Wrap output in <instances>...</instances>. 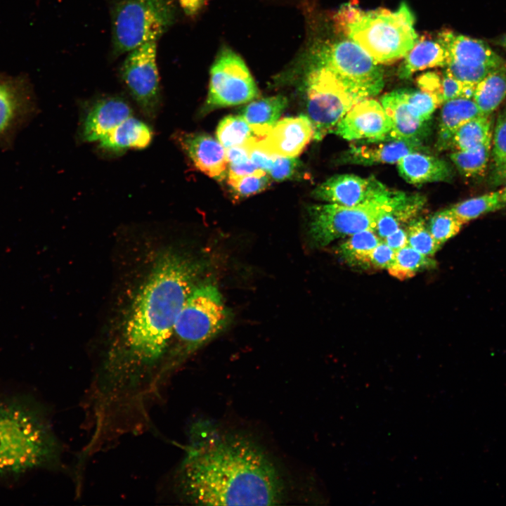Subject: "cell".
<instances>
[{"instance_id":"obj_24","label":"cell","mask_w":506,"mask_h":506,"mask_svg":"<svg viewBox=\"0 0 506 506\" xmlns=\"http://www.w3.org/2000/svg\"><path fill=\"white\" fill-rule=\"evenodd\" d=\"M404 57L398 70L402 79H408L414 72L426 68L446 67L447 63L446 52L440 43L427 39H417Z\"/></svg>"},{"instance_id":"obj_15","label":"cell","mask_w":506,"mask_h":506,"mask_svg":"<svg viewBox=\"0 0 506 506\" xmlns=\"http://www.w3.org/2000/svg\"><path fill=\"white\" fill-rule=\"evenodd\" d=\"M133 116L129 103L119 96H105L90 103L79 129L80 140L99 141L126 119Z\"/></svg>"},{"instance_id":"obj_1","label":"cell","mask_w":506,"mask_h":506,"mask_svg":"<svg viewBox=\"0 0 506 506\" xmlns=\"http://www.w3.org/2000/svg\"><path fill=\"white\" fill-rule=\"evenodd\" d=\"M174 476L181 500L198 505H278L287 485L275 462L254 440L207 421L190 430Z\"/></svg>"},{"instance_id":"obj_13","label":"cell","mask_w":506,"mask_h":506,"mask_svg":"<svg viewBox=\"0 0 506 506\" xmlns=\"http://www.w3.org/2000/svg\"><path fill=\"white\" fill-rule=\"evenodd\" d=\"M313 138V128L304 115L278 120L261 137L253 136V143L267 153L280 157H297Z\"/></svg>"},{"instance_id":"obj_12","label":"cell","mask_w":506,"mask_h":506,"mask_svg":"<svg viewBox=\"0 0 506 506\" xmlns=\"http://www.w3.org/2000/svg\"><path fill=\"white\" fill-rule=\"evenodd\" d=\"M390 190L374 176L354 174L331 176L312 192L314 198L343 206H355L389 193Z\"/></svg>"},{"instance_id":"obj_3","label":"cell","mask_w":506,"mask_h":506,"mask_svg":"<svg viewBox=\"0 0 506 506\" xmlns=\"http://www.w3.org/2000/svg\"><path fill=\"white\" fill-rule=\"evenodd\" d=\"M415 17L403 2L395 11H365L354 4L343 5L335 16L337 31L359 45L378 64L404 57L417 40Z\"/></svg>"},{"instance_id":"obj_39","label":"cell","mask_w":506,"mask_h":506,"mask_svg":"<svg viewBox=\"0 0 506 506\" xmlns=\"http://www.w3.org/2000/svg\"><path fill=\"white\" fill-rule=\"evenodd\" d=\"M300 162L295 157L275 156L269 176L275 181H282L292 179L298 174Z\"/></svg>"},{"instance_id":"obj_11","label":"cell","mask_w":506,"mask_h":506,"mask_svg":"<svg viewBox=\"0 0 506 506\" xmlns=\"http://www.w3.org/2000/svg\"><path fill=\"white\" fill-rule=\"evenodd\" d=\"M391 122L382 104L370 97L355 104L333 133L348 141L375 140L389 136Z\"/></svg>"},{"instance_id":"obj_10","label":"cell","mask_w":506,"mask_h":506,"mask_svg":"<svg viewBox=\"0 0 506 506\" xmlns=\"http://www.w3.org/2000/svg\"><path fill=\"white\" fill-rule=\"evenodd\" d=\"M157 41L146 42L127 53L120 76L143 115L155 118L162 95L157 65Z\"/></svg>"},{"instance_id":"obj_2","label":"cell","mask_w":506,"mask_h":506,"mask_svg":"<svg viewBox=\"0 0 506 506\" xmlns=\"http://www.w3.org/2000/svg\"><path fill=\"white\" fill-rule=\"evenodd\" d=\"M62 448L41 411L18 401H0V475L57 467Z\"/></svg>"},{"instance_id":"obj_45","label":"cell","mask_w":506,"mask_h":506,"mask_svg":"<svg viewBox=\"0 0 506 506\" xmlns=\"http://www.w3.org/2000/svg\"><path fill=\"white\" fill-rule=\"evenodd\" d=\"M226 154L229 164H240L249 160V150L245 144L226 148Z\"/></svg>"},{"instance_id":"obj_14","label":"cell","mask_w":506,"mask_h":506,"mask_svg":"<svg viewBox=\"0 0 506 506\" xmlns=\"http://www.w3.org/2000/svg\"><path fill=\"white\" fill-rule=\"evenodd\" d=\"M35 108L31 94L23 85L0 79V147L11 144Z\"/></svg>"},{"instance_id":"obj_20","label":"cell","mask_w":506,"mask_h":506,"mask_svg":"<svg viewBox=\"0 0 506 506\" xmlns=\"http://www.w3.org/2000/svg\"><path fill=\"white\" fill-rule=\"evenodd\" d=\"M381 104L391 122V137L422 141L427 134V122L411 113L398 91L385 94Z\"/></svg>"},{"instance_id":"obj_37","label":"cell","mask_w":506,"mask_h":506,"mask_svg":"<svg viewBox=\"0 0 506 506\" xmlns=\"http://www.w3.org/2000/svg\"><path fill=\"white\" fill-rule=\"evenodd\" d=\"M475 86L458 80L445 70L441 77L442 101L459 98H472Z\"/></svg>"},{"instance_id":"obj_17","label":"cell","mask_w":506,"mask_h":506,"mask_svg":"<svg viewBox=\"0 0 506 506\" xmlns=\"http://www.w3.org/2000/svg\"><path fill=\"white\" fill-rule=\"evenodd\" d=\"M350 145L342 157L343 162L371 165L397 163L406 155L423 150L422 141L394 138L359 140Z\"/></svg>"},{"instance_id":"obj_47","label":"cell","mask_w":506,"mask_h":506,"mask_svg":"<svg viewBox=\"0 0 506 506\" xmlns=\"http://www.w3.org/2000/svg\"><path fill=\"white\" fill-rule=\"evenodd\" d=\"M201 1L202 0H180L181 6L190 14L197 10Z\"/></svg>"},{"instance_id":"obj_23","label":"cell","mask_w":506,"mask_h":506,"mask_svg":"<svg viewBox=\"0 0 506 506\" xmlns=\"http://www.w3.org/2000/svg\"><path fill=\"white\" fill-rule=\"evenodd\" d=\"M287 98L278 95L255 100L241 110L240 115L250 126L256 137L266 134L285 109Z\"/></svg>"},{"instance_id":"obj_27","label":"cell","mask_w":506,"mask_h":506,"mask_svg":"<svg viewBox=\"0 0 506 506\" xmlns=\"http://www.w3.org/2000/svg\"><path fill=\"white\" fill-rule=\"evenodd\" d=\"M492 138L491 115H479L467 121L456 130L452 138L451 148L455 150H470Z\"/></svg>"},{"instance_id":"obj_9","label":"cell","mask_w":506,"mask_h":506,"mask_svg":"<svg viewBox=\"0 0 506 506\" xmlns=\"http://www.w3.org/2000/svg\"><path fill=\"white\" fill-rule=\"evenodd\" d=\"M258 94V88L245 61L231 48L223 47L211 67L207 98L201 113L242 104Z\"/></svg>"},{"instance_id":"obj_19","label":"cell","mask_w":506,"mask_h":506,"mask_svg":"<svg viewBox=\"0 0 506 506\" xmlns=\"http://www.w3.org/2000/svg\"><path fill=\"white\" fill-rule=\"evenodd\" d=\"M397 167L400 175L411 184L450 181L453 177V169L446 161L419 151L402 157Z\"/></svg>"},{"instance_id":"obj_22","label":"cell","mask_w":506,"mask_h":506,"mask_svg":"<svg viewBox=\"0 0 506 506\" xmlns=\"http://www.w3.org/2000/svg\"><path fill=\"white\" fill-rule=\"evenodd\" d=\"M482 115L472 98H459L443 103L441 110L437 148H451L456 130L467 121Z\"/></svg>"},{"instance_id":"obj_48","label":"cell","mask_w":506,"mask_h":506,"mask_svg":"<svg viewBox=\"0 0 506 506\" xmlns=\"http://www.w3.org/2000/svg\"><path fill=\"white\" fill-rule=\"evenodd\" d=\"M505 186L500 190L501 199H502V203H503L505 207H506V180L505 181Z\"/></svg>"},{"instance_id":"obj_8","label":"cell","mask_w":506,"mask_h":506,"mask_svg":"<svg viewBox=\"0 0 506 506\" xmlns=\"http://www.w3.org/2000/svg\"><path fill=\"white\" fill-rule=\"evenodd\" d=\"M316 65L327 68L365 98L384 86V74L371 56L353 41L326 42L315 51Z\"/></svg>"},{"instance_id":"obj_25","label":"cell","mask_w":506,"mask_h":506,"mask_svg":"<svg viewBox=\"0 0 506 506\" xmlns=\"http://www.w3.org/2000/svg\"><path fill=\"white\" fill-rule=\"evenodd\" d=\"M506 96V62L475 86L473 100L481 114L491 116Z\"/></svg>"},{"instance_id":"obj_33","label":"cell","mask_w":506,"mask_h":506,"mask_svg":"<svg viewBox=\"0 0 506 506\" xmlns=\"http://www.w3.org/2000/svg\"><path fill=\"white\" fill-rule=\"evenodd\" d=\"M491 155L493 174L496 181L506 180V112L501 113L496 121L492 138Z\"/></svg>"},{"instance_id":"obj_31","label":"cell","mask_w":506,"mask_h":506,"mask_svg":"<svg viewBox=\"0 0 506 506\" xmlns=\"http://www.w3.org/2000/svg\"><path fill=\"white\" fill-rule=\"evenodd\" d=\"M254 136L252 130L242 115H228L219 124L216 137L226 149L243 145Z\"/></svg>"},{"instance_id":"obj_34","label":"cell","mask_w":506,"mask_h":506,"mask_svg":"<svg viewBox=\"0 0 506 506\" xmlns=\"http://www.w3.org/2000/svg\"><path fill=\"white\" fill-rule=\"evenodd\" d=\"M464 223L450 209L435 213L427 226L432 237L441 245L458 234Z\"/></svg>"},{"instance_id":"obj_38","label":"cell","mask_w":506,"mask_h":506,"mask_svg":"<svg viewBox=\"0 0 506 506\" xmlns=\"http://www.w3.org/2000/svg\"><path fill=\"white\" fill-rule=\"evenodd\" d=\"M446 71L453 77L465 83L476 85L496 67L488 66H467L448 62Z\"/></svg>"},{"instance_id":"obj_4","label":"cell","mask_w":506,"mask_h":506,"mask_svg":"<svg viewBox=\"0 0 506 506\" xmlns=\"http://www.w3.org/2000/svg\"><path fill=\"white\" fill-rule=\"evenodd\" d=\"M111 56L117 58L151 41L174 25L173 0H115L110 6Z\"/></svg>"},{"instance_id":"obj_30","label":"cell","mask_w":506,"mask_h":506,"mask_svg":"<svg viewBox=\"0 0 506 506\" xmlns=\"http://www.w3.org/2000/svg\"><path fill=\"white\" fill-rule=\"evenodd\" d=\"M502 208L505 206L499 190L465 200L454 205L450 209L465 224L485 214Z\"/></svg>"},{"instance_id":"obj_46","label":"cell","mask_w":506,"mask_h":506,"mask_svg":"<svg viewBox=\"0 0 506 506\" xmlns=\"http://www.w3.org/2000/svg\"><path fill=\"white\" fill-rule=\"evenodd\" d=\"M383 241L391 249L397 251L408 245L407 231L400 227L387 236Z\"/></svg>"},{"instance_id":"obj_21","label":"cell","mask_w":506,"mask_h":506,"mask_svg":"<svg viewBox=\"0 0 506 506\" xmlns=\"http://www.w3.org/2000/svg\"><path fill=\"white\" fill-rule=\"evenodd\" d=\"M151 128L133 116L124 120L98 142L100 150L108 153L119 154L128 149H143L153 139Z\"/></svg>"},{"instance_id":"obj_5","label":"cell","mask_w":506,"mask_h":506,"mask_svg":"<svg viewBox=\"0 0 506 506\" xmlns=\"http://www.w3.org/2000/svg\"><path fill=\"white\" fill-rule=\"evenodd\" d=\"M231 315L218 287L211 282L197 283L176 319V353L181 358L216 337L228 325Z\"/></svg>"},{"instance_id":"obj_41","label":"cell","mask_w":506,"mask_h":506,"mask_svg":"<svg viewBox=\"0 0 506 506\" xmlns=\"http://www.w3.org/2000/svg\"><path fill=\"white\" fill-rule=\"evenodd\" d=\"M252 138L244 143L248 148L249 159L259 169L268 173L273 166L275 156L257 147L253 143Z\"/></svg>"},{"instance_id":"obj_44","label":"cell","mask_w":506,"mask_h":506,"mask_svg":"<svg viewBox=\"0 0 506 506\" xmlns=\"http://www.w3.org/2000/svg\"><path fill=\"white\" fill-rule=\"evenodd\" d=\"M259 169L249 159L240 164H229L228 178L234 179L254 174Z\"/></svg>"},{"instance_id":"obj_28","label":"cell","mask_w":506,"mask_h":506,"mask_svg":"<svg viewBox=\"0 0 506 506\" xmlns=\"http://www.w3.org/2000/svg\"><path fill=\"white\" fill-rule=\"evenodd\" d=\"M492 138L476 148L455 150L450 155L451 161L461 174L471 178L484 174L491 155Z\"/></svg>"},{"instance_id":"obj_43","label":"cell","mask_w":506,"mask_h":506,"mask_svg":"<svg viewBox=\"0 0 506 506\" xmlns=\"http://www.w3.org/2000/svg\"><path fill=\"white\" fill-rule=\"evenodd\" d=\"M421 90L437 96L443 103L441 98V77L435 72H427L417 79Z\"/></svg>"},{"instance_id":"obj_6","label":"cell","mask_w":506,"mask_h":506,"mask_svg":"<svg viewBox=\"0 0 506 506\" xmlns=\"http://www.w3.org/2000/svg\"><path fill=\"white\" fill-rule=\"evenodd\" d=\"M406 193L391 191L355 206L327 203L308 208L309 233L315 245L324 247L343 237L372 229L384 212L396 207Z\"/></svg>"},{"instance_id":"obj_7","label":"cell","mask_w":506,"mask_h":506,"mask_svg":"<svg viewBox=\"0 0 506 506\" xmlns=\"http://www.w3.org/2000/svg\"><path fill=\"white\" fill-rule=\"evenodd\" d=\"M305 90V115L312 124L316 141L332 133L347 112L366 98L331 71L318 65L307 74Z\"/></svg>"},{"instance_id":"obj_36","label":"cell","mask_w":506,"mask_h":506,"mask_svg":"<svg viewBox=\"0 0 506 506\" xmlns=\"http://www.w3.org/2000/svg\"><path fill=\"white\" fill-rule=\"evenodd\" d=\"M266 173L260 170L238 178H228V184L238 197H248L265 190L269 186L271 179Z\"/></svg>"},{"instance_id":"obj_42","label":"cell","mask_w":506,"mask_h":506,"mask_svg":"<svg viewBox=\"0 0 506 506\" xmlns=\"http://www.w3.org/2000/svg\"><path fill=\"white\" fill-rule=\"evenodd\" d=\"M394 208L382 213L377 220L375 231L382 240L400 228L401 223L392 213Z\"/></svg>"},{"instance_id":"obj_35","label":"cell","mask_w":506,"mask_h":506,"mask_svg":"<svg viewBox=\"0 0 506 506\" xmlns=\"http://www.w3.org/2000/svg\"><path fill=\"white\" fill-rule=\"evenodd\" d=\"M406 231L408 245L421 254L431 257L441 247L422 219H413Z\"/></svg>"},{"instance_id":"obj_18","label":"cell","mask_w":506,"mask_h":506,"mask_svg":"<svg viewBox=\"0 0 506 506\" xmlns=\"http://www.w3.org/2000/svg\"><path fill=\"white\" fill-rule=\"evenodd\" d=\"M437 41L446 52V65L453 62L467 66L498 67L506 62L485 41L448 30L441 32Z\"/></svg>"},{"instance_id":"obj_40","label":"cell","mask_w":506,"mask_h":506,"mask_svg":"<svg viewBox=\"0 0 506 506\" xmlns=\"http://www.w3.org/2000/svg\"><path fill=\"white\" fill-rule=\"evenodd\" d=\"M396 251L382 240L371 252L369 265L376 268L388 269L394 263Z\"/></svg>"},{"instance_id":"obj_29","label":"cell","mask_w":506,"mask_h":506,"mask_svg":"<svg viewBox=\"0 0 506 506\" xmlns=\"http://www.w3.org/2000/svg\"><path fill=\"white\" fill-rule=\"evenodd\" d=\"M436 263L430 257L417 252L408 245L396 251L393 264L387 269L399 280L414 276L417 273L434 268Z\"/></svg>"},{"instance_id":"obj_32","label":"cell","mask_w":506,"mask_h":506,"mask_svg":"<svg viewBox=\"0 0 506 506\" xmlns=\"http://www.w3.org/2000/svg\"><path fill=\"white\" fill-rule=\"evenodd\" d=\"M398 91L411 113L424 122H428L432 113L442 103L437 96L421 89Z\"/></svg>"},{"instance_id":"obj_16","label":"cell","mask_w":506,"mask_h":506,"mask_svg":"<svg viewBox=\"0 0 506 506\" xmlns=\"http://www.w3.org/2000/svg\"><path fill=\"white\" fill-rule=\"evenodd\" d=\"M174 137L198 170L215 179H223L228 162L225 148L218 140L199 132L178 131Z\"/></svg>"},{"instance_id":"obj_26","label":"cell","mask_w":506,"mask_h":506,"mask_svg":"<svg viewBox=\"0 0 506 506\" xmlns=\"http://www.w3.org/2000/svg\"><path fill=\"white\" fill-rule=\"evenodd\" d=\"M381 241L374 230H364L350 235L340 244L338 254L351 266L368 267L370 254Z\"/></svg>"}]
</instances>
